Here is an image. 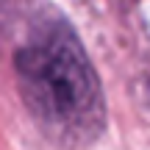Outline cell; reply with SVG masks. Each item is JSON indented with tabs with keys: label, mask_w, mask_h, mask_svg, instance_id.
I'll list each match as a JSON object with an SVG mask.
<instances>
[{
	"label": "cell",
	"mask_w": 150,
	"mask_h": 150,
	"mask_svg": "<svg viewBox=\"0 0 150 150\" xmlns=\"http://www.w3.org/2000/svg\"><path fill=\"white\" fill-rule=\"evenodd\" d=\"M17 89L47 142L81 150L106 131V97L95 64L64 20H47L14 53Z\"/></svg>",
	"instance_id": "6da1fadb"
}]
</instances>
